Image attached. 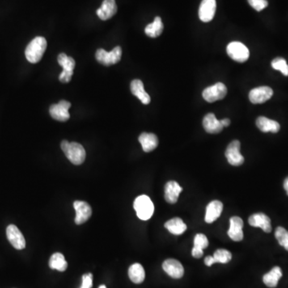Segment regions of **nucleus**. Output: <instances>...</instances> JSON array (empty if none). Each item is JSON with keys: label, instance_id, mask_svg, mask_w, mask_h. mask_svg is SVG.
Returning <instances> with one entry per match:
<instances>
[{"label": "nucleus", "instance_id": "obj_7", "mask_svg": "<svg viewBox=\"0 0 288 288\" xmlns=\"http://www.w3.org/2000/svg\"><path fill=\"white\" fill-rule=\"evenodd\" d=\"M225 156L230 165L239 167L244 163V158L240 153V142L234 140L229 144L225 151Z\"/></svg>", "mask_w": 288, "mask_h": 288}, {"label": "nucleus", "instance_id": "obj_19", "mask_svg": "<svg viewBox=\"0 0 288 288\" xmlns=\"http://www.w3.org/2000/svg\"><path fill=\"white\" fill-rule=\"evenodd\" d=\"M223 205L222 203L218 200H214L208 204L206 209V216H205V221L208 223H212L215 222L217 218L220 216L222 212Z\"/></svg>", "mask_w": 288, "mask_h": 288}, {"label": "nucleus", "instance_id": "obj_25", "mask_svg": "<svg viewBox=\"0 0 288 288\" xmlns=\"http://www.w3.org/2000/svg\"><path fill=\"white\" fill-rule=\"evenodd\" d=\"M165 227L173 235H182L187 230V225L180 218H173L167 221L164 225Z\"/></svg>", "mask_w": 288, "mask_h": 288}, {"label": "nucleus", "instance_id": "obj_21", "mask_svg": "<svg viewBox=\"0 0 288 288\" xmlns=\"http://www.w3.org/2000/svg\"><path fill=\"white\" fill-rule=\"evenodd\" d=\"M139 141L142 145L143 150L145 152H150L156 148L158 145L157 136L152 133H142L139 137Z\"/></svg>", "mask_w": 288, "mask_h": 288}, {"label": "nucleus", "instance_id": "obj_37", "mask_svg": "<svg viewBox=\"0 0 288 288\" xmlns=\"http://www.w3.org/2000/svg\"><path fill=\"white\" fill-rule=\"evenodd\" d=\"M284 187L285 191L287 192V195L288 196V177L284 180Z\"/></svg>", "mask_w": 288, "mask_h": 288}, {"label": "nucleus", "instance_id": "obj_12", "mask_svg": "<svg viewBox=\"0 0 288 288\" xmlns=\"http://www.w3.org/2000/svg\"><path fill=\"white\" fill-rule=\"evenodd\" d=\"M216 10V0H203L199 9L200 20L208 23L213 19Z\"/></svg>", "mask_w": 288, "mask_h": 288}, {"label": "nucleus", "instance_id": "obj_29", "mask_svg": "<svg viewBox=\"0 0 288 288\" xmlns=\"http://www.w3.org/2000/svg\"><path fill=\"white\" fill-rule=\"evenodd\" d=\"M58 63L62 67L63 72L74 73L75 61L73 58L69 57L65 53H61L58 56Z\"/></svg>", "mask_w": 288, "mask_h": 288}, {"label": "nucleus", "instance_id": "obj_35", "mask_svg": "<svg viewBox=\"0 0 288 288\" xmlns=\"http://www.w3.org/2000/svg\"><path fill=\"white\" fill-rule=\"evenodd\" d=\"M204 263L208 267H211V266L213 265V264H216V261H215L214 257L213 256H207L204 259Z\"/></svg>", "mask_w": 288, "mask_h": 288}, {"label": "nucleus", "instance_id": "obj_9", "mask_svg": "<svg viewBox=\"0 0 288 288\" xmlns=\"http://www.w3.org/2000/svg\"><path fill=\"white\" fill-rule=\"evenodd\" d=\"M6 237L10 244L17 250H23L26 247V240L19 229L15 225L10 224L6 228Z\"/></svg>", "mask_w": 288, "mask_h": 288}, {"label": "nucleus", "instance_id": "obj_33", "mask_svg": "<svg viewBox=\"0 0 288 288\" xmlns=\"http://www.w3.org/2000/svg\"><path fill=\"white\" fill-rule=\"evenodd\" d=\"M247 1L249 2V4L257 11H261L268 6L267 0H247Z\"/></svg>", "mask_w": 288, "mask_h": 288}, {"label": "nucleus", "instance_id": "obj_23", "mask_svg": "<svg viewBox=\"0 0 288 288\" xmlns=\"http://www.w3.org/2000/svg\"><path fill=\"white\" fill-rule=\"evenodd\" d=\"M256 125L261 132H272L277 133L280 130V125L278 122L270 120L268 118L260 116L256 120Z\"/></svg>", "mask_w": 288, "mask_h": 288}, {"label": "nucleus", "instance_id": "obj_15", "mask_svg": "<svg viewBox=\"0 0 288 288\" xmlns=\"http://www.w3.org/2000/svg\"><path fill=\"white\" fill-rule=\"evenodd\" d=\"M248 222L251 226L255 227H260L262 230L267 233L272 231V227L271 224V219L267 215L264 213H256L250 216Z\"/></svg>", "mask_w": 288, "mask_h": 288}, {"label": "nucleus", "instance_id": "obj_11", "mask_svg": "<svg viewBox=\"0 0 288 288\" xmlns=\"http://www.w3.org/2000/svg\"><path fill=\"white\" fill-rule=\"evenodd\" d=\"M74 208L76 212L74 222L77 225L82 224L86 222L92 214L91 206L84 201L74 202Z\"/></svg>", "mask_w": 288, "mask_h": 288}, {"label": "nucleus", "instance_id": "obj_6", "mask_svg": "<svg viewBox=\"0 0 288 288\" xmlns=\"http://www.w3.org/2000/svg\"><path fill=\"white\" fill-rule=\"evenodd\" d=\"M227 93V89L222 82H217L213 86H208L203 91V97L208 103H214L216 101L224 99Z\"/></svg>", "mask_w": 288, "mask_h": 288}, {"label": "nucleus", "instance_id": "obj_3", "mask_svg": "<svg viewBox=\"0 0 288 288\" xmlns=\"http://www.w3.org/2000/svg\"><path fill=\"white\" fill-rule=\"evenodd\" d=\"M134 208L136 215L141 220H148L154 214V204L150 198L145 195L136 198Z\"/></svg>", "mask_w": 288, "mask_h": 288}, {"label": "nucleus", "instance_id": "obj_38", "mask_svg": "<svg viewBox=\"0 0 288 288\" xmlns=\"http://www.w3.org/2000/svg\"><path fill=\"white\" fill-rule=\"evenodd\" d=\"M99 288H106L105 285H101V286L99 287Z\"/></svg>", "mask_w": 288, "mask_h": 288}, {"label": "nucleus", "instance_id": "obj_4", "mask_svg": "<svg viewBox=\"0 0 288 288\" xmlns=\"http://www.w3.org/2000/svg\"><path fill=\"white\" fill-rule=\"evenodd\" d=\"M122 57V48L116 47L111 52H106L105 50L98 49L95 53V58L99 64L104 66H111L120 62Z\"/></svg>", "mask_w": 288, "mask_h": 288}, {"label": "nucleus", "instance_id": "obj_13", "mask_svg": "<svg viewBox=\"0 0 288 288\" xmlns=\"http://www.w3.org/2000/svg\"><path fill=\"white\" fill-rule=\"evenodd\" d=\"M164 272L173 279H181L184 274V268L180 262L176 259H168L163 264Z\"/></svg>", "mask_w": 288, "mask_h": 288}, {"label": "nucleus", "instance_id": "obj_2", "mask_svg": "<svg viewBox=\"0 0 288 288\" xmlns=\"http://www.w3.org/2000/svg\"><path fill=\"white\" fill-rule=\"evenodd\" d=\"M48 43L45 38L38 36L32 41L30 42L27 48L25 50V56L27 60L31 64H37L42 58L47 49Z\"/></svg>", "mask_w": 288, "mask_h": 288}, {"label": "nucleus", "instance_id": "obj_20", "mask_svg": "<svg viewBox=\"0 0 288 288\" xmlns=\"http://www.w3.org/2000/svg\"><path fill=\"white\" fill-rule=\"evenodd\" d=\"M131 91L135 96L137 97L142 103L147 105L150 103V97L144 90V83L140 79H134L131 82Z\"/></svg>", "mask_w": 288, "mask_h": 288}, {"label": "nucleus", "instance_id": "obj_32", "mask_svg": "<svg viewBox=\"0 0 288 288\" xmlns=\"http://www.w3.org/2000/svg\"><path fill=\"white\" fill-rule=\"evenodd\" d=\"M272 67L275 70L280 71L285 76H288V65L284 58H276L272 62Z\"/></svg>", "mask_w": 288, "mask_h": 288}, {"label": "nucleus", "instance_id": "obj_1", "mask_svg": "<svg viewBox=\"0 0 288 288\" xmlns=\"http://www.w3.org/2000/svg\"><path fill=\"white\" fill-rule=\"evenodd\" d=\"M61 149L66 155L67 158L74 165H81L86 158V151L81 144L75 142H68L63 140L61 143Z\"/></svg>", "mask_w": 288, "mask_h": 288}, {"label": "nucleus", "instance_id": "obj_24", "mask_svg": "<svg viewBox=\"0 0 288 288\" xmlns=\"http://www.w3.org/2000/svg\"><path fill=\"white\" fill-rule=\"evenodd\" d=\"M282 270L279 267H275L268 273L264 275L263 280L268 288H276L278 285L279 280L282 277Z\"/></svg>", "mask_w": 288, "mask_h": 288}, {"label": "nucleus", "instance_id": "obj_16", "mask_svg": "<svg viewBox=\"0 0 288 288\" xmlns=\"http://www.w3.org/2000/svg\"><path fill=\"white\" fill-rule=\"evenodd\" d=\"M117 12V6L115 0H104L96 14L102 20H108L111 19Z\"/></svg>", "mask_w": 288, "mask_h": 288}, {"label": "nucleus", "instance_id": "obj_36", "mask_svg": "<svg viewBox=\"0 0 288 288\" xmlns=\"http://www.w3.org/2000/svg\"><path fill=\"white\" fill-rule=\"evenodd\" d=\"M221 124L223 126V128H226V127H228L230 124V120L229 119H224V120H220Z\"/></svg>", "mask_w": 288, "mask_h": 288}, {"label": "nucleus", "instance_id": "obj_22", "mask_svg": "<svg viewBox=\"0 0 288 288\" xmlns=\"http://www.w3.org/2000/svg\"><path fill=\"white\" fill-rule=\"evenodd\" d=\"M209 244L208 238L204 234H197L194 239V247L192 254L193 257L200 259L204 255V249Z\"/></svg>", "mask_w": 288, "mask_h": 288}, {"label": "nucleus", "instance_id": "obj_8", "mask_svg": "<svg viewBox=\"0 0 288 288\" xmlns=\"http://www.w3.org/2000/svg\"><path fill=\"white\" fill-rule=\"evenodd\" d=\"M71 103L66 100H61L57 104H53L50 107V115L53 118L54 120L60 122H66L70 119V114H69V108H70Z\"/></svg>", "mask_w": 288, "mask_h": 288}, {"label": "nucleus", "instance_id": "obj_17", "mask_svg": "<svg viewBox=\"0 0 288 288\" xmlns=\"http://www.w3.org/2000/svg\"><path fill=\"white\" fill-rule=\"evenodd\" d=\"M183 191L179 183L175 181L167 182L165 185L164 198L165 200L170 204H175L178 201L179 194Z\"/></svg>", "mask_w": 288, "mask_h": 288}, {"label": "nucleus", "instance_id": "obj_31", "mask_svg": "<svg viewBox=\"0 0 288 288\" xmlns=\"http://www.w3.org/2000/svg\"><path fill=\"white\" fill-rule=\"evenodd\" d=\"M216 263L219 264H227L231 260L232 255L230 251L226 249H218L216 251L213 255Z\"/></svg>", "mask_w": 288, "mask_h": 288}, {"label": "nucleus", "instance_id": "obj_27", "mask_svg": "<svg viewBox=\"0 0 288 288\" xmlns=\"http://www.w3.org/2000/svg\"><path fill=\"white\" fill-rule=\"evenodd\" d=\"M163 23L160 17H155L153 23L145 27V33L150 38H157L163 33Z\"/></svg>", "mask_w": 288, "mask_h": 288}, {"label": "nucleus", "instance_id": "obj_28", "mask_svg": "<svg viewBox=\"0 0 288 288\" xmlns=\"http://www.w3.org/2000/svg\"><path fill=\"white\" fill-rule=\"evenodd\" d=\"M49 267L53 270H57L59 272H65L68 268V262L65 260L63 254H53L49 260Z\"/></svg>", "mask_w": 288, "mask_h": 288}, {"label": "nucleus", "instance_id": "obj_18", "mask_svg": "<svg viewBox=\"0 0 288 288\" xmlns=\"http://www.w3.org/2000/svg\"><path fill=\"white\" fill-rule=\"evenodd\" d=\"M203 125L205 131L209 134H218L223 129V126L221 124L220 120H217L216 115L213 113L205 115Z\"/></svg>", "mask_w": 288, "mask_h": 288}, {"label": "nucleus", "instance_id": "obj_26", "mask_svg": "<svg viewBox=\"0 0 288 288\" xmlns=\"http://www.w3.org/2000/svg\"><path fill=\"white\" fill-rule=\"evenodd\" d=\"M128 276L134 284H141L145 280V271L141 264H132L128 270Z\"/></svg>", "mask_w": 288, "mask_h": 288}, {"label": "nucleus", "instance_id": "obj_30", "mask_svg": "<svg viewBox=\"0 0 288 288\" xmlns=\"http://www.w3.org/2000/svg\"><path fill=\"white\" fill-rule=\"evenodd\" d=\"M275 236L280 245L288 251V231L282 226H279L275 232Z\"/></svg>", "mask_w": 288, "mask_h": 288}, {"label": "nucleus", "instance_id": "obj_34", "mask_svg": "<svg viewBox=\"0 0 288 288\" xmlns=\"http://www.w3.org/2000/svg\"><path fill=\"white\" fill-rule=\"evenodd\" d=\"M93 286L92 274H85L82 276V284L80 288H91Z\"/></svg>", "mask_w": 288, "mask_h": 288}, {"label": "nucleus", "instance_id": "obj_5", "mask_svg": "<svg viewBox=\"0 0 288 288\" xmlns=\"http://www.w3.org/2000/svg\"><path fill=\"white\" fill-rule=\"evenodd\" d=\"M226 53L230 59L239 63L246 62L250 56L248 48L240 42L229 43L226 48Z\"/></svg>", "mask_w": 288, "mask_h": 288}, {"label": "nucleus", "instance_id": "obj_14", "mask_svg": "<svg viewBox=\"0 0 288 288\" xmlns=\"http://www.w3.org/2000/svg\"><path fill=\"white\" fill-rule=\"evenodd\" d=\"M243 219L238 216H233L230 218V228L227 234L233 241L239 242L243 239Z\"/></svg>", "mask_w": 288, "mask_h": 288}, {"label": "nucleus", "instance_id": "obj_10", "mask_svg": "<svg viewBox=\"0 0 288 288\" xmlns=\"http://www.w3.org/2000/svg\"><path fill=\"white\" fill-rule=\"evenodd\" d=\"M273 95V90L269 86H259L250 91L249 99L254 104L264 103Z\"/></svg>", "mask_w": 288, "mask_h": 288}]
</instances>
